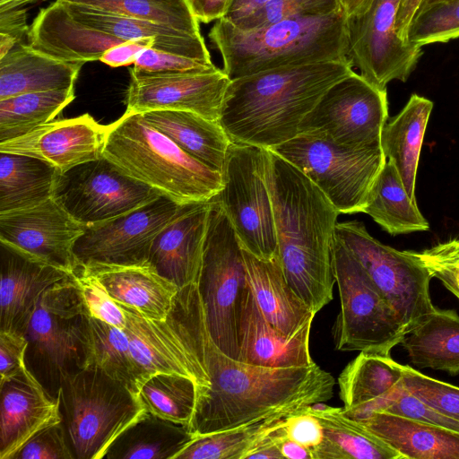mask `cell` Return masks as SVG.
I'll use <instances>...</instances> for the list:
<instances>
[{
    "label": "cell",
    "instance_id": "obj_1",
    "mask_svg": "<svg viewBox=\"0 0 459 459\" xmlns=\"http://www.w3.org/2000/svg\"><path fill=\"white\" fill-rule=\"evenodd\" d=\"M196 331L199 359L210 385L197 392L188 425L194 436L219 432L273 413L324 403L333 395L334 377L316 362L310 366L267 368L223 353L212 341L204 316Z\"/></svg>",
    "mask_w": 459,
    "mask_h": 459
},
{
    "label": "cell",
    "instance_id": "obj_2",
    "mask_svg": "<svg viewBox=\"0 0 459 459\" xmlns=\"http://www.w3.org/2000/svg\"><path fill=\"white\" fill-rule=\"evenodd\" d=\"M264 176L281 269L290 286L316 314L333 299V250L340 213L305 174L269 149Z\"/></svg>",
    "mask_w": 459,
    "mask_h": 459
},
{
    "label": "cell",
    "instance_id": "obj_3",
    "mask_svg": "<svg viewBox=\"0 0 459 459\" xmlns=\"http://www.w3.org/2000/svg\"><path fill=\"white\" fill-rule=\"evenodd\" d=\"M352 67L350 59L326 61L230 80L219 121L231 142L272 149L299 134L304 117Z\"/></svg>",
    "mask_w": 459,
    "mask_h": 459
},
{
    "label": "cell",
    "instance_id": "obj_4",
    "mask_svg": "<svg viewBox=\"0 0 459 459\" xmlns=\"http://www.w3.org/2000/svg\"><path fill=\"white\" fill-rule=\"evenodd\" d=\"M347 21L342 8L252 30L221 18L208 36L221 56L223 72L234 80L280 67L349 59Z\"/></svg>",
    "mask_w": 459,
    "mask_h": 459
},
{
    "label": "cell",
    "instance_id": "obj_5",
    "mask_svg": "<svg viewBox=\"0 0 459 459\" xmlns=\"http://www.w3.org/2000/svg\"><path fill=\"white\" fill-rule=\"evenodd\" d=\"M103 156L127 176L179 204L207 202L221 187V172L182 150L142 113H125L108 125Z\"/></svg>",
    "mask_w": 459,
    "mask_h": 459
},
{
    "label": "cell",
    "instance_id": "obj_6",
    "mask_svg": "<svg viewBox=\"0 0 459 459\" xmlns=\"http://www.w3.org/2000/svg\"><path fill=\"white\" fill-rule=\"evenodd\" d=\"M59 397L75 459H103L114 440L146 411L136 394L95 368L69 375Z\"/></svg>",
    "mask_w": 459,
    "mask_h": 459
},
{
    "label": "cell",
    "instance_id": "obj_7",
    "mask_svg": "<svg viewBox=\"0 0 459 459\" xmlns=\"http://www.w3.org/2000/svg\"><path fill=\"white\" fill-rule=\"evenodd\" d=\"M211 201L197 288L212 341L238 359V322L248 282L235 230L215 196Z\"/></svg>",
    "mask_w": 459,
    "mask_h": 459
},
{
    "label": "cell",
    "instance_id": "obj_8",
    "mask_svg": "<svg viewBox=\"0 0 459 459\" xmlns=\"http://www.w3.org/2000/svg\"><path fill=\"white\" fill-rule=\"evenodd\" d=\"M120 306L126 318L124 332L142 385L150 376L164 372L189 377L197 392L210 385L196 347V327L203 312L197 283L179 289L165 320L148 319Z\"/></svg>",
    "mask_w": 459,
    "mask_h": 459
},
{
    "label": "cell",
    "instance_id": "obj_9",
    "mask_svg": "<svg viewBox=\"0 0 459 459\" xmlns=\"http://www.w3.org/2000/svg\"><path fill=\"white\" fill-rule=\"evenodd\" d=\"M89 315L73 275L46 290L23 336L28 342L26 365L54 398L62 382L82 368L81 329Z\"/></svg>",
    "mask_w": 459,
    "mask_h": 459
},
{
    "label": "cell",
    "instance_id": "obj_10",
    "mask_svg": "<svg viewBox=\"0 0 459 459\" xmlns=\"http://www.w3.org/2000/svg\"><path fill=\"white\" fill-rule=\"evenodd\" d=\"M333 266L340 298L333 326L335 349L390 353L407 328L359 262L336 238Z\"/></svg>",
    "mask_w": 459,
    "mask_h": 459
},
{
    "label": "cell",
    "instance_id": "obj_11",
    "mask_svg": "<svg viewBox=\"0 0 459 459\" xmlns=\"http://www.w3.org/2000/svg\"><path fill=\"white\" fill-rule=\"evenodd\" d=\"M269 150L305 174L340 214L363 212L386 161L381 147L351 149L305 134Z\"/></svg>",
    "mask_w": 459,
    "mask_h": 459
},
{
    "label": "cell",
    "instance_id": "obj_12",
    "mask_svg": "<svg viewBox=\"0 0 459 459\" xmlns=\"http://www.w3.org/2000/svg\"><path fill=\"white\" fill-rule=\"evenodd\" d=\"M265 148L238 143L229 146L215 196L242 249L261 259L278 256L273 209L264 176Z\"/></svg>",
    "mask_w": 459,
    "mask_h": 459
},
{
    "label": "cell",
    "instance_id": "obj_13",
    "mask_svg": "<svg viewBox=\"0 0 459 459\" xmlns=\"http://www.w3.org/2000/svg\"><path fill=\"white\" fill-rule=\"evenodd\" d=\"M335 238L359 262L408 332L435 309L429 291L432 276L414 251L381 243L358 221L337 222Z\"/></svg>",
    "mask_w": 459,
    "mask_h": 459
},
{
    "label": "cell",
    "instance_id": "obj_14",
    "mask_svg": "<svg viewBox=\"0 0 459 459\" xmlns=\"http://www.w3.org/2000/svg\"><path fill=\"white\" fill-rule=\"evenodd\" d=\"M388 118L386 89L353 72L326 91L302 120L299 134L351 149L380 148Z\"/></svg>",
    "mask_w": 459,
    "mask_h": 459
},
{
    "label": "cell",
    "instance_id": "obj_15",
    "mask_svg": "<svg viewBox=\"0 0 459 459\" xmlns=\"http://www.w3.org/2000/svg\"><path fill=\"white\" fill-rule=\"evenodd\" d=\"M161 195L102 156L59 172L52 198L86 227L131 212Z\"/></svg>",
    "mask_w": 459,
    "mask_h": 459
},
{
    "label": "cell",
    "instance_id": "obj_16",
    "mask_svg": "<svg viewBox=\"0 0 459 459\" xmlns=\"http://www.w3.org/2000/svg\"><path fill=\"white\" fill-rule=\"evenodd\" d=\"M399 5L400 0H375L366 13L347 21L349 59L381 90L394 80L406 82L423 53L399 36Z\"/></svg>",
    "mask_w": 459,
    "mask_h": 459
},
{
    "label": "cell",
    "instance_id": "obj_17",
    "mask_svg": "<svg viewBox=\"0 0 459 459\" xmlns=\"http://www.w3.org/2000/svg\"><path fill=\"white\" fill-rule=\"evenodd\" d=\"M180 205L161 195L131 212L84 227L73 249L78 265L147 264L154 238Z\"/></svg>",
    "mask_w": 459,
    "mask_h": 459
},
{
    "label": "cell",
    "instance_id": "obj_18",
    "mask_svg": "<svg viewBox=\"0 0 459 459\" xmlns=\"http://www.w3.org/2000/svg\"><path fill=\"white\" fill-rule=\"evenodd\" d=\"M126 113L182 110L219 121L229 76L218 67L204 72L150 73L130 70Z\"/></svg>",
    "mask_w": 459,
    "mask_h": 459
},
{
    "label": "cell",
    "instance_id": "obj_19",
    "mask_svg": "<svg viewBox=\"0 0 459 459\" xmlns=\"http://www.w3.org/2000/svg\"><path fill=\"white\" fill-rule=\"evenodd\" d=\"M84 227L53 198L26 209L0 213V240L70 274L78 267L74 246Z\"/></svg>",
    "mask_w": 459,
    "mask_h": 459
},
{
    "label": "cell",
    "instance_id": "obj_20",
    "mask_svg": "<svg viewBox=\"0 0 459 459\" xmlns=\"http://www.w3.org/2000/svg\"><path fill=\"white\" fill-rule=\"evenodd\" d=\"M108 126L89 114L53 120L28 134L0 143V152L32 156L53 165L60 173L103 156Z\"/></svg>",
    "mask_w": 459,
    "mask_h": 459
},
{
    "label": "cell",
    "instance_id": "obj_21",
    "mask_svg": "<svg viewBox=\"0 0 459 459\" xmlns=\"http://www.w3.org/2000/svg\"><path fill=\"white\" fill-rule=\"evenodd\" d=\"M211 206L181 204L152 242L147 264L178 289L197 283Z\"/></svg>",
    "mask_w": 459,
    "mask_h": 459
},
{
    "label": "cell",
    "instance_id": "obj_22",
    "mask_svg": "<svg viewBox=\"0 0 459 459\" xmlns=\"http://www.w3.org/2000/svg\"><path fill=\"white\" fill-rule=\"evenodd\" d=\"M0 459L12 456L40 430L63 421L52 397L28 367L0 383Z\"/></svg>",
    "mask_w": 459,
    "mask_h": 459
},
{
    "label": "cell",
    "instance_id": "obj_23",
    "mask_svg": "<svg viewBox=\"0 0 459 459\" xmlns=\"http://www.w3.org/2000/svg\"><path fill=\"white\" fill-rule=\"evenodd\" d=\"M0 271V331L22 335L43 292L72 275L1 240Z\"/></svg>",
    "mask_w": 459,
    "mask_h": 459
},
{
    "label": "cell",
    "instance_id": "obj_24",
    "mask_svg": "<svg viewBox=\"0 0 459 459\" xmlns=\"http://www.w3.org/2000/svg\"><path fill=\"white\" fill-rule=\"evenodd\" d=\"M312 323L291 337L284 335L264 318L248 286L238 316V359L267 368L310 366L315 363L309 350Z\"/></svg>",
    "mask_w": 459,
    "mask_h": 459
},
{
    "label": "cell",
    "instance_id": "obj_25",
    "mask_svg": "<svg viewBox=\"0 0 459 459\" xmlns=\"http://www.w3.org/2000/svg\"><path fill=\"white\" fill-rule=\"evenodd\" d=\"M403 377L390 353L360 351L338 377L343 412L359 421L385 410L401 394Z\"/></svg>",
    "mask_w": 459,
    "mask_h": 459
},
{
    "label": "cell",
    "instance_id": "obj_26",
    "mask_svg": "<svg viewBox=\"0 0 459 459\" xmlns=\"http://www.w3.org/2000/svg\"><path fill=\"white\" fill-rule=\"evenodd\" d=\"M118 38L75 20L59 0L39 10L30 25L28 44L56 59L82 63L100 60Z\"/></svg>",
    "mask_w": 459,
    "mask_h": 459
},
{
    "label": "cell",
    "instance_id": "obj_27",
    "mask_svg": "<svg viewBox=\"0 0 459 459\" xmlns=\"http://www.w3.org/2000/svg\"><path fill=\"white\" fill-rule=\"evenodd\" d=\"M82 266L99 280L115 301L148 319L165 320L179 290L148 264Z\"/></svg>",
    "mask_w": 459,
    "mask_h": 459
},
{
    "label": "cell",
    "instance_id": "obj_28",
    "mask_svg": "<svg viewBox=\"0 0 459 459\" xmlns=\"http://www.w3.org/2000/svg\"><path fill=\"white\" fill-rule=\"evenodd\" d=\"M248 286L264 318L291 337L316 316L288 283L279 256L261 259L242 249Z\"/></svg>",
    "mask_w": 459,
    "mask_h": 459
},
{
    "label": "cell",
    "instance_id": "obj_29",
    "mask_svg": "<svg viewBox=\"0 0 459 459\" xmlns=\"http://www.w3.org/2000/svg\"><path fill=\"white\" fill-rule=\"evenodd\" d=\"M60 2L75 20L122 40L152 39L157 43V50L209 65L213 64L202 35L195 36L152 22L113 14L77 4Z\"/></svg>",
    "mask_w": 459,
    "mask_h": 459
},
{
    "label": "cell",
    "instance_id": "obj_30",
    "mask_svg": "<svg viewBox=\"0 0 459 459\" xmlns=\"http://www.w3.org/2000/svg\"><path fill=\"white\" fill-rule=\"evenodd\" d=\"M83 64L56 59L19 44L0 58V100L73 88Z\"/></svg>",
    "mask_w": 459,
    "mask_h": 459
},
{
    "label": "cell",
    "instance_id": "obj_31",
    "mask_svg": "<svg viewBox=\"0 0 459 459\" xmlns=\"http://www.w3.org/2000/svg\"><path fill=\"white\" fill-rule=\"evenodd\" d=\"M359 422L403 459H459L458 432L386 411H375Z\"/></svg>",
    "mask_w": 459,
    "mask_h": 459
},
{
    "label": "cell",
    "instance_id": "obj_32",
    "mask_svg": "<svg viewBox=\"0 0 459 459\" xmlns=\"http://www.w3.org/2000/svg\"><path fill=\"white\" fill-rule=\"evenodd\" d=\"M432 108L430 100L412 94L402 110L386 121L381 134L385 157L394 166L415 203L419 160Z\"/></svg>",
    "mask_w": 459,
    "mask_h": 459
},
{
    "label": "cell",
    "instance_id": "obj_33",
    "mask_svg": "<svg viewBox=\"0 0 459 459\" xmlns=\"http://www.w3.org/2000/svg\"><path fill=\"white\" fill-rule=\"evenodd\" d=\"M142 114L186 153L221 172L232 142L220 121L182 110H152Z\"/></svg>",
    "mask_w": 459,
    "mask_h": 459
},
{
    "label": "cell",
    "instance_id": "obj_34",
    "mask_svg": "<svg viewBox=\"0 0 459 459\" xmlns=\"http://www.w3.org/2000/svg\"><path fill=\"white\" fill-rule=\"evenodd\" d=\"M411 362L418 368L459 375V316L453 309H435L402 339Z\"/></svg>",
    "mask_w": 459,
    "mask_h": 459
},
{
    "label": "cell",
    "instance_id": "obj_35",
    "mask_svg": "<svg viewBox=\"0 0 459 459\" xmlns=\"http://www.w3.org/2000/svg\"><path fill=\"white\" fill-rule=\"evenodd\" d=\"M81 350L82 368L101 369L138 395L141 374L124 330L85 315L82 322Z\"/></svg>",
    "mask_w": 459,
    "mask_h": 459
},
{
    "label": "cell",
    "instance_id": "obj_36",
    "mask_svg": "<svg viewBox=\"0 0 459 459\" xmlns=\"http://www.w3.org/2000/svg\"><path fill=\"white\" fill-rule=\"evenodd\" d=\"M306 408L319 419L324 431L322 442L312 452L313 459H403L342 408L331 406L325 411Z\"/></svg>",
    "mask_w": 459,
    "mask_h": 459
},
{
    "label": "cell",
    "instance_id": "obj_37",
    "mask_svg": "<svg viewBox=\"0 0 459 459\" xmlns=\"http://www.w3.org/2000/svg\"><path fill=\"white\" fill-rule=\"evenodd\" d=\"M195 437L185 425L145 411L110 445L106 459H176Z\"/></svg>",
    "mask_w": 459,
    "mask_h": 459
},
{
    "label": "cell",
    "instance_id": "obj_38",
    "mask_svg": "<svg viewBox=\"0 0 459 459\" xmlns=\"http://www.w3.org/2000/svg\"><path fill=\"white\" fill-rule=\"evenodd\" d=\"M58 173L39 158L0 152V213L33 207L52 198Z\"/></svg>",
    "mask_w": 459,
    "mask_h": 459
},
{
    "label": "cell",
    "instance_id": "obj_39",
    "mask_svg": "<svg viewBox=\"0 0 459 459\" xmlns=\"http://www.w3.org/2000/svg\"><path fill=\"white\" fill-rule=\"evenodd\" d=\"M392 236L426 231L429 224L407 193L394 166L386 160L363 211Z\"/></svg>",
    "mask_w": 459,
    "mask_h": 459
},
{
    "label": "cell",
    "instance_id": "obj_40",
    "mask_svg": "<svg viewBox=\"0 0 459 459\" xmlns=\"http://www.w3.org/2000/svg\"><path fill=\"white\" fill-rule=\"evenodd\" d=\"M299 409L283 410L238 427L196 436L176 459H244L248 451Z\"/></svg>",
    "mask_w": 459,
    "mask_h": 459
},
{
    "label": "cell",
    "instance_id": "obj_41",
    "mask_svg": "<svg viewBox=\"0 0 459 459\" xmlns=\"http://www.w3.org/2000/svg\"><path fill=\"white\" fill-rule=\"evenodd\" d=\"M74 98L73 87L0 100V143L24 135L53 121Z\"/></svg>",
    "mask_w": 459,
    "mask_h": 459
},
{
    "label": "cell",
    "instance_id": "obj_42",
    "mask_svg": "<svg viewBox=\"0 0 459 459\" xmlns=\"http://www.w3.org/2000/svg\"><path fill=\"white\" fill-rule=\"evenodd\" d=\"M197 396L195 383L182 375L160 372L141 385L138 397L147 412L188 427Z\"/></svg>",
    "mask_w": 459,
    "mask_h": 459
},
{
    "label": "cell",
    "instance_id": "obj_43",
    "mask_svg": "<svg viewBox=\"0 0 459 459\" xmlns=\"http://www.w3.org/2000/svg\"><path fill=\"white\" fill-rule=\"evenodd\" d=\"M106 13L152 22L200 36L199 22L186 0H60Z\"/></svg>",
    "mask_w": 459,
    "mask_h": 459
},
{
    "label": "cell",
    "instance_id": "obj_44",
    "mask_svg": "<svg viewBox=\"0 0 459 459\" xmlns=\"http://www.w3.org/2000/svg\"><path fill=\"white\" fill-rule=\"evenodd\" d=\"M458 37L459 0H450L420 8L409 26L407 40L422 48Z\"/></svg>",
    "mask_w": 459,
    "mask_h": 459
},
{
    "label": "cell",
    "instance_id": "obj_45",
    "mask_svg": "<svg viewBox=\"0 0 459 459\" xmlns=\"http://www.w3.org/2000/svg\"><path fill=\"white\" fill-rule=\"evenodd\" d=\"M340 9L337 0H270L231 23L241 30H252L282 20L325 16Z\"/></svg>",
    "mask_w": 459,
    "mask_h": 459
},
{
    "label": "cell",
    "instance_id": "obj_46",
    "mask_svg": "<svg viewBox=\"0 0 459 459\" xmlns=\"http://www.w3.org/2000/svg\"><path fill=\"white\" fill-rule=\"evenodd\" d=\"M404 388L440 413L459 421V387L403 365Z\"/></svg>",
    "mask_w": 459,
    "mask_h": 459
},
{
    "label": "cell",
    "instance_id": "obj_47",
    "mask_svg": "<svg viewBox=\"0 0 459 459\" xmlns=\"http://www.w3.org/2000/svg\"><path fill=\"white\" fill-rule=\"evenodd\" d=\"M72 275L79 286L89 315L124 330L126 318L122 307L112 299L99 280L82 265H78Z\"/></svg>",
    "mask_w": 459,
    "mask_h": 459
},
{
    "label": "cell",
    "instance_id": "obj_48",
    "mask_svg": "<svg viewBox=\"0 0 459 459\" xmlns=\"http://www.w3.org/2000/svg\"><path fill=\"white\" fill-rule=\"evenodd\" d=\"M414 255L432 278L439 280L459 300V238L414 251Z\"/></svg>",
    "mask_w": 459,
    "mask_h": 459
},
{
    "label": "cell",
    "instance_id": "obj_49",
    "mask_svg": "<svg viewBox=\"0 0 459 459\" xmlns=\"http://www.w3.org/2000/svg\"><path fill=\"white\" fill-rule=\"evenodd\" d=\"M11 459H75L63 421L28 440Z\"/></svg>",
    "mask_w": 459,
    "mask_h": 459
},
{
    "label": "cell",
    "instance_id": "obj_50",
    "mask_svg": "<svg viewBox=\"0 0 459 459\" xmlns=\"http://www.w3.org/2000/svg\"><path fill=\"white\" fill-rule=\"evenodd\" d=\"M134 66L150 73L204 72L217 68L213 64L157 50L144 48L137 56Z\"/></svg>",
    "mask_w": 459,
    "mask_h": 459
},
{
    "label": "cell",
    "instance_id": "obj_51",
    "mask_svg": "<svg viewBox=\"0 0 459 459\" xmlns=\"http://www.w3.org/2000/svg\"><path fill=\"white\" fill-rule=\"evenodd\" d=\"M380 411H386L399 416L417 420L459 433V421L440 413L424 403L408 392L404 386L403 387L399 396L385 410Z\"/></svg>",
    "mask_w": 459,
    "mask_h": 459
},
{
    "label": "cell",
    "instance_id": "obj_52",
    "mask_svg": "<svg viewBox=\"0 0 459 459\" xmlns=\"http://www.w3.org/2000/svg\"><path fill=\"white\" fill-rule=\"evenodd\" d=\"M28 342L18 333L0 331V383L22 372L26 368Z\"/></svg>",
    "mask_w": 459,
    "mask_h": 459
},
{
    "label": "cell",
    "instance_id": "obj_53",
    "mask_svg": "<svg viewBox=\"0 0 459 459\" xmlns=\"http://www.w3.org/2000/svg\"><path fill=\"white\" fill-rule=\"evenodd\" d=\"M307 406L285 418L284 430L289 438L308 447L313 452L322 442L324 431L319 419L309 412Z\"/></svg>",
    "mask_w": 459,
    "mask_h": 459
},
{
    "label": "cell",
    "instance_id": "obj_54",
    "mask_svg": "<svg viewBox=\"0 0 459 459\" xmlns=\"http://www.w3.org/2000/svg\"><path fill=\"white\" fill-rule=\"evenodd\" d=\"M30 26L23 8L0 11V58L19 44H25Z\"/></svg>",
    "mask_w": 459,
    "mask_h": 459
},
{
    "label": "cell",
    "instance_id": "obj_55",
    "mask_svg": "<svg viewBox=\"0 0 459 459\" xmlns=\"http://www.w3.org/2000/svg\"><path fill=\"white\" fill-rule=\"evenodd\" d=\"M146 48L156 49V41L152 39L124 41L108 49L100 61L111 67L134 65L138 55Z\"/></svg>",
    "mask_w": 459,
    "mask_h": 459
},
{
    "label": "cell",
    "instance_id": "obj_56",
    "mask_svg": "<svg viewBox=\"0 0 459 459\" xmlns=\"http://www.w3.org/2000/svg\"><path fill=\"white\" fill-rule=\"evenodd\" d=\"M199 22L209 23L223 18L233 0H186Z\"/></svg>",
    "mask_w": 459,
    "mask_h": 459
},
{
    "label": "cell",
    "instance_id": "obj_57",
    "mask_svg": "<svg viewBox=\"0 0 459 459\" xmlns=\"http://www.w3.org/2000/svg\"><path fill=\"white\" fill-rule=\"evenodd\" d=\"M423 0H400L396 28L399 36L406 42L409 26Z\"/></svg>",
    "mask_w": 459,
    "mask_h": 459
},
{
    "label": "cell",
    "instance_id": "obj_58",
    "mask_svg": "<svg viewBox=\"0 0 459 459\" xmlns=\"http://www.w3.org/2000/svg\"><path fill=\"white\" fill-rule=\"evenodd\" d=\"M270 0H233L227 14L223 17L233 22L253 13Z\"/></svg>",
    "mask_w": 459,
    "mask_h": 459
},
{
    "label": "cell",
    "instance_id": "obj_59",
    "mask_svg": "<svg viewBox=\"0 0 459 459\" xmlns=\"http://www.w3.org/2000/svg\"><path fill=\"white\" fill-rule=\"evenodd\" d=\"M279 448L283 458L313 459V453L308 447L289 438L287 435L280 441Z\"/></svg>",
    "mask_w": 459,
    "mask_h": 459
},
{
    "label": "cell",
    "instance_id": "obj_60",
    "mask_svg": "<svg viewBox=\"0 0 459 459\" xmlns=\"http://www.w3.org/2000/svg\"><path fill=\"white\" fill-rule=\"evenodd\" d=\"M375 0H337L340 7L348 18L355 17L366 13Z\"/></svg>",
    "mask_w": 459,
    "mask_h": 459
},
{
    "label": "cell",
    "instance_id": "obj_61",
    "mask_svg": "<svg viewBox=\"0 0 459 459\" xmlns=\"http://www.w3.org/2000/svg\"><path fill=\"white\" fill-rule=\"evenodd\" d=\"M38 1L42 0H0V11L21 8L26 4L36 3Z\"/></svg>",
    "mask_w": 459,
    "mask_h": 459
},
{
    "label": "cell",
    "instance_id": "obj_62",
    "mask_svg": "<svg viewBox=\"0 0 459 459\" xmlns=\"http://www.w3.org/2000/svg\"><path fill=\"white\" fill-rule=\"evenodd\" d=\"M444 1H450V0H423L420 8H424V7H427L430 4H436V3H438V2H444ZM419 8V9H420Z\"/></svg>",
    "mask_w": 459,
    "mask_h": 459
}]
</instances>
